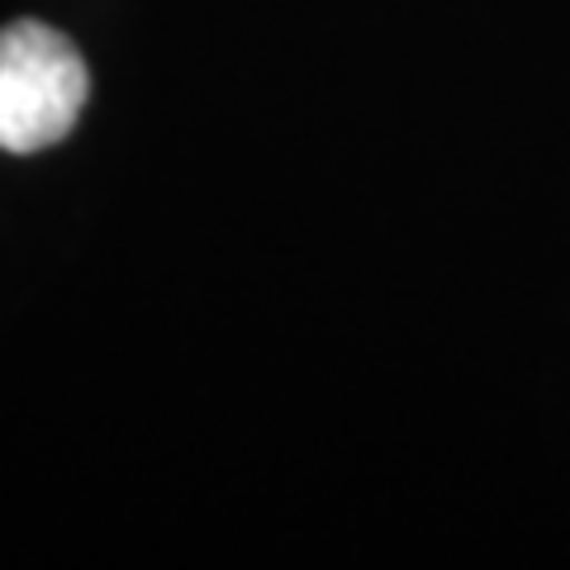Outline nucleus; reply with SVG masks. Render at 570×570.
I'll return each mask as SVG.
<instances>
[{
	"label": "nucleus",
	"mask_w": 570,
	"mask_h": 570,
	"mask_svg": "<svg viewBox=\"0 0 570 570\" xmlns=\"http://www.w3.org/2000/svg\"><path fill=\"white\" fill-rule=\"evenodd\" d=\"M91 77L77 43L39 20L0 29V153H39L77 124Z\"/></svg>",
	"instance_id": "obj_1"
}]
</instances>
